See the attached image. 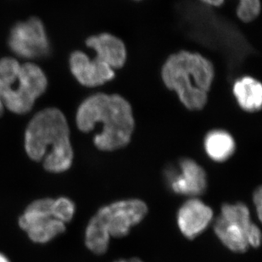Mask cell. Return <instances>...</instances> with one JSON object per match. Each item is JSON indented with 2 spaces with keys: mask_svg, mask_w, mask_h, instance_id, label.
Segmentation results:
<instances>
[{
  "mask_svg": "<svg viewBox=\"0 0 262 262\" xmlns=\"http://www.w3.org/2000/svg\"><path fill=\"white\" fill-rule=\"evenodd\" d=\"M204 148L211 161L223 163L234 155L236 143L229 133L225 130L216 129L206 134L204 140Z\"/></svg>",
  "mask_w": 262,
  "mask_h": 262,
  "instance_id": "cell-13",
  "label": "cell"
},
{
  "mask_svg": "<svg viewBox=\"0 0 262 262\" xmlns=\"http://www.w3.org/2000/svg\"><path fill=\"white\" fill-rule=\"evenodd\" d=\"M161 77L166 87L178 94L187 109L201 111L207 103L215 70L203 55L180 51L166 59Z\"/></svg>",
  "mask_w": 262,
  "mask_h": 262,
  "instance_id": "cell-3",
  "label": "cell"
},
{
  "mask_svg": "<svg viewBox=\"0 0 262 262\" xmlns=\"http://www.w3.org/2000/svg\"><path fill=\"white\" fill-rule=\"evenodd\" d=\"M76 122L83 133H89L97 124H101V132L94 137V144L104 152L126 147L135 127L131 105L118 94H97L89 97L80 104Z\"/></svg>",
  "mask_w": 262,
  "mask_h": 262,
  "instance_id": "cell-1",
  "label": "cell"
},
{
  "mask_svg": "<svg viewBox=\"0 0 262 262\" xmlns=\"http://www.w3.org/2000/svg\"><path fill=\"white\" fill-rule=\"evenodd\" d=\"M20 69V63L16 59L12 58L0 59V91L17 77Z\"/></svg>",
  "mask_w": 262,
  "mask_h": 262,
  "instance_id": "cell-17",
  "label": "cell"
},
{
  "mask_svg": "<svg viewBox=\"0 0 262 262\" xmlns=\"http://www.w3.org/2000/svg\"><path fill=\"white\" fill-rule=\"evenodd\" d=\"M253 204L256 210L257 217L260 222H261L262 217V188L260 186L255 188L253 193Z\"/></svg>",
  "mask_w": 262,
  "mask_h": 262,
  "instance_id": "cell-19",
  "label": "cell"
},
{
  "mask_svg": "<svg viewBox=\"0 0 262 262\" xmlns=\"http://www.w3.org/2000/svg\"><path fill=\"white\" fill-rule=\"evenodd\" d=\"M53 199L33 201L19 218V226L30 239L37 244H46L64 233L66 224L55 217L52 209Z\"/></svg>",
  "mask_w": 262,
  "mask_h": 262,
  "instance_id": "cell-7",
  "label": "cell"
},
{
  "mask_svg": "<svg viewBox=\"0 0 262 262\" xmlns=\"http://www.w3.org/2000/svg\"><path fill=\"white\" fill-rule=\"evenodd\" d=\"M148 210V205L140 199H126L102 206L88 223L85 245L95 255H104L112 237H126L132 228L143 222Z\"/></svg>",
  "mask_w": 262,
  "mask_h": 262,
  "instance_id": "cell-4",
  "label": "cell"
},
{
  "mask_svg": "<svg viewBox=\"0 0 262 262\" xmlns=\"http://www.w3.org/2000/svg\"><path fill=\"white\" fill-rule=\"evenodd\" d=\"M88 47L94 50L95 59L112 69L123 67L126 60V46L120 38L110 33L92 36L86 41Z\"/></svg>",
  "mask_w": 262,
  "mask_h": 262,
  "instance_id": "cell-12",
  "label": "cell"
},
{
  "mask_svg": "<svg viewBox=\"0 0 262 262\" xmlns=\"http://www.w3.org/2000/svg\"><path fill=\"white\" fill-rule=\"evenodd\" d=\"M0 262H10L5 255H3L2 253H0Z\"/></svg>",
  "mask_w": 262,
  "mask_h": 262,
  "instance_id": "cell-21",
  "label": "cell"
},
{
  "mask_svg": "<svg viewBox=\"0 0 262 262\" xmlns=\"http://www.w3.org/2000/svg\"><path fill=\"white\" fill-rule=\"evenodd\" d=\"M25 149L30 159L42 161L45 170L51 173L71 168L74 154L69 125L59 110H42L32 119L26 130Z\"/></svg>",
  "mask_w": 262,
  "mask_h": 262,
  "instance_id": "cell-2",
  "label": "cell"
},
{
  "mask_svg": "<svg viewBox=\"0 0 262 262\" xmlns=\"http://www.w3.org/2000/svg\"><path fill=\"white\" fill-rule=\"evenodd\" d=\"M114 262H144L141 259L137 257L128 258V259H118V260H115Z\"/></svg>",
  "mask_w": 262,
  "mask_h": 262,
  "instance_id": "cell-20",
  "label": "cell"
},
{
  "mask_svg": "<svg viewBox=\"0 0 262 262\" xmlns=\"http://www.w3.org/2000/svg\"><path fill=\"white\" fill-rule=\"evenodd\" d=\"M252 220L247 205L243 202L223 204L214 221V233L228 250L237 254L249 249L247 235Z\"/></svg>",
  "mask_w": 262,
  "mask_h": 262,
  "instance_id": "cell-5",
  "label": "cell"
},
{
  "mask_svg": "<svg viewBox=\"0 0 262 262\" xmlns=\"http://www.w3.org/2000/svg\"><path fill=\"white\" fill-rule=\"evenodd\" d=\"M4 103H3L2 99H1V97H0V116L3 114V111H4Z\"/></svg>",
  "mask_w": 262,
  "mask_h": 262,
  "instance_id": "cell-22",
  "label": "cell"
},
{
  "mask_svg": "<svg viewBox=\"0 0 262 262\" xmlns=\"http://www.w3.org/2000/svg\"><path fill=\"white\" fill-rule=\"evenodd\" d=\"M70 67L76 79L86 87L100 86L115 77V70L95 58L90 59L82 51L72 53Z\"/></svg>",
  "mask_w": 262,
  "mask_h": 262,
  "instance_id": "cell-11",
  "label": "cell"
},
{
  "mask_svg": "<svg viewBox=\"0 0 262 262\" xmlns=\"http://www.w3.org/2000/svg\"><path fill=\"white\" fill-rule=\"evenodd\" d=\"M47 83L45 72L38 66L32 63L20 64L15 87L1 97L4 105L15 114L28 113L35 100L45 93Z\"/></svg>",
  "mask_w": 262,
  "mask_h": 262,
  "instance_id": "cell-6",
  "label": "cell"
},
{
  "mask_svg": "<svg viewBox=\"0 0 262 262\" xmlns=\"http://www.w3.org/2000/svg\"><path fill=\"white\" fill-rule=\"evenodd\" d=\"M9 46L15 55L26 59L45 57L50 53V42L42 21L31 18L12 28Z\"/></svg>",
  "mask_w": 262,
  "mask_h": 262,
  "instance_id": "cell-9",
  "label": "cell"
},
{
  "mask_svg": "<svg viewBox=\"0 0 262 262\" xmlns=\"http://www.w3.org/2000/svg\"><path fill=\"white\" fill-rule=\"evenodd\" d=\"M214 221L212 208L198 197L189 198L177 213V224L181 233L188 239H194L203 233Z\"/></svg>",
  "mask_w": 262,
  "mask_h": 262,
  "instance_id": "cell-10",
  "label": "cell"
},
{
  "mask_svg": "<svg viewBox=\"0 0 262 262\" xmlns=\"http://www.w3.org/2000/svg\"><path fill=\"white\" fill-rule=\"evenodd\" d=\"M206 5L221 6L224 0H201ZM260 12V0H239L237 8V15L240 20L250 23L255 20Z\"/></svg>",
  "mask_w": 262,
  "mask_h": 262,
  "instance_id": "cell-15",
  "label": "cell"
},
{
  "mask_svg": "<svg viewBox=\"0 0 262 262\" xmlns=\"http://www.w3.org/2000/svg\"><path fill=\"white\" fill-rule=\"evenodd\" d=\"M248 244L250 248L257 249L261 244V232L257 224L251 223L247 235Z\"/></svg>",
  "mask_w": 262,
  "mask_h": 262,
  "instance_id": "cell-18",
  "label": "cell"
},
{
  "mask_svg": "<svg viewBox=\"0 0 262 262\" xmlns=\"http://www.w3.org/2000/svg\"><path fill=\"white\" fill-rule=\"evenodd\" d=\"M233 90L237 104L244 111H260L262 105V86L258 80L248 76L240 77L234 82Z\"/></svg>",
  "mask_w": 262,
  "mask_h": 262,
  "instance_id": "cell-14",
  "label": "cell"
},
{
  "mask_svg": "<svg viewBox=\"0 0 262 262\" xmlns=\"http://www.w3.org/2000/svg\"><path fill=\"white\" fill-rule=\"evenodd\" d=\"M52 209L55 217L64 224L73 219L76 212L74 202L67 197L53 199Z\"/></svg>",
  "mask_w": 262,
  "mask_h": 262,
  "instance_id": "cell-16",
  "label": "cell"
},
{
  "mask_svg": "<svg viewBox=\"0 0 262 262\" xmlns=\"http://www.w3.org/2000/svg\"><path fill=\"white\" fill-rule=\"evenodd\" d=\"M164 178L169 189L178 195L199 198L207 190V174L193 159H181L176 165L167 166Z\"/></svg>",
  "mask_w": 262,
  "mask_h": 262,
  "instance_id": "cell-8",
  "label": "cell"
}]
</instances>
